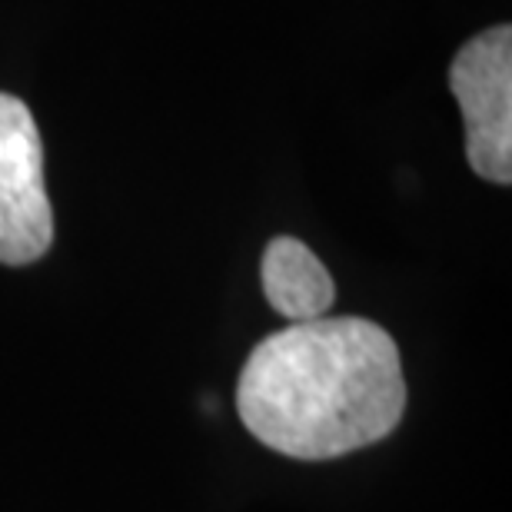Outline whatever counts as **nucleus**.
<instances>
[{
	"mask_svg": "<svg viewBox=\"0 0 512 512\" xmlns=\"http://www.w3.org/2000/svg\"><path fill=\"white\" fill-rule=\"evenodd\" d=\"M54 243L44 143L24 100L0 94V263L27 266Z\"/></svg>",
	"mask_w": 512,
	"mask_h": 512,
	"instance_id": "3",
	"label": "nucleus"
},
{
	"mask_svg": "<svg viewBox=\"0 0 512 512\" xmlns=\"http://www.w3.org/2000/svg\"><path fill=\"white\" fill-rule=\"evenodd\" d=\"M263 293L270 306L290 323L320 320L336 300L330 270L320 263L306 243L293 237H276L263 253Z\"/></svg>",
	"mask_w": 512,
	"mask_h": 512,
	"instance_id": "4",
	"label": "nucleus"
},
{
	"mask_svg": "<svg viewBox=\"0 0 512 512\" xmlns=\"http://www.w3.org/2000/svg\"><path fill=\"white\" fill-rule=\"evenodd\" d=\"M466 120V160L489 183L512 180V30L496 24L466 40L449 67Z\"/></svg>",
	"mask_w": 512,
	"mask_h": 512,
	"instance_id": "2",
	"label": "nucleus"
},
{
	"mask_svg": "<svg viewBox=\"0 0 512 512\" xmlns=\"http://www.w3.org/2000/svg\"><path fill=\"white\" fill-rule=\"evenodd\" d=\"M240 419L290 459H336L380 443L403 419L399 350L360 316L306 320L266 336L237 386Z\"/></svg>",
	"mask_w": 512,
	"mask_h": 512,
	"instance_id": "1",
	"label": "nucleus"
}]
</instances>
